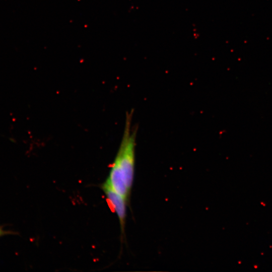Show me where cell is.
<instances>
[{
	"label": "cell",
	"mask_w": 272,
	"mask_h": 272,
	"mask_svg": "<svg viewBox=\"0 0 272 272\" xmlns=\"http://www.w3.org/2000/svg\"><path fill=\"white\" fill-rule=\"evenodd\" d=\"M101 187L107 201L118 217L121 231L123 234L124 232L127 200L113 190L106 181L103 183Z\"/></svg>",
	"instance_id": "1"
},
{
	"label": "cell",
	"mask_w": 272,
	"mask_h": 272,
	"mask_svg": "<svg viewBox=\"0 0 272 272\" xmlns=\"http://www.w3.org/2000/svg\"><path fill=\"white\" fill-rule=\"evenodd\" d=\"M15 233L13 231L5 230L4 229L3 226H0V237L6 235L15 234Z\"/></svg>",
	"instance_id": "2"
}]
</instances>
